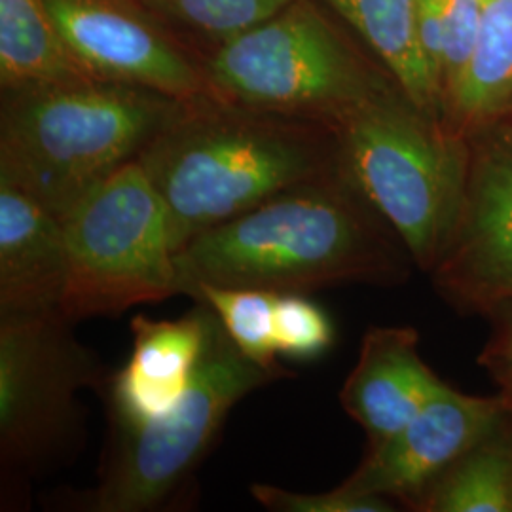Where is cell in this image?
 <instances>
[{"mask_svg": "<svg viewBox=\"0 0 512 512\" xmlns=\"http://www.w3.org/2000/svg\"><path fill=\"white\" fill-rule=\"evenodd\" d=\"M291 0H145L148 8L205 57L272 18Z\"/></svg>", "mask_w": 512, "mask_h": 512, "instance_id": "obj_19", "label": "cell"}, {"mask_svg": "<svg viewBox=\"0 0 512 512\" xmlns=\"http://www.w3.org/2000/svg\"><path fill=\"white\" fill-rule=\"evenodd\" d=\"M359 33L404 95L442 122V93L421 52L420 0H321Z\"/></svg>", "mask_w": 512, "mask_h": 512, "instance_id": "obj_16", "label": "cell"}, {"mask_svg": "<svg viewBox=\"0 0 512 512\" xmlns=\"http://www.w3.org/2000/svg\"><path fill=\"white\" fill-rule=\"evenodd\" d=\"M277 294L253 287H224L203 283L190 298L203 302L217 313L224 330L251 361L285 372L277 363L275 346V304Z\"/></svg>", "mask_w": 512, "mask_h": 512, "instance_id": "obj_20", "label": "cell"}, {"mask_svg": "<svg viewBox=\"0 0 512 512\" xmlns=\"http://www.w3.org/2000/svg\"><path fill=\"white\" fill-rule=\"evenodd\" d=\"M179 294L203 283L310 293L366 283L401 285L414 260L348 175L296 184L175 253Z\"/></svg>", "mask_w": 512, "mask_h": 512, "instance_id": "obj_1", "label": "cell"}, {"mask_svg": "<svg viewBox=\"0 0 512 512\" xmlns=\"http://www.w3.org/2000/svg\"><path fill=\"white\" fill-rule=\"evenodd\" d=\"M211 308L194 302L179 319H131L128 363L105 382L112 429H141L179 403L202 357Z\"/></svg>", "mask_w": 512, "mask_h": 512, "instance_id": "obj_12", "label": "cell"}, {"mask_svg": "<svg viewBox=\"0 0 512 512\" xmlns=\"http://www.w3.org/2000/svg\"><path fill=\"white\" fill-rule=\"evenodd\" d=\"M505 397H507V395H505ZM507 399H509V404H511V414H512V397H507Z\"/></svg>", "mask_w": 512, "mask_h": 512, "instance_id": "obj_25", "label": "cell"}, {"mask_svg": "<svg viewBox=\"0 0 512 512\" xmlns=\"http://www.w3.org/2000/svg\"><path fill=\"white\" fill-rule=\"evenodd\" d=\"M512 112V0H484L475 52L444 99L442 124L459 137Z\"/></svg>", "mask_w": 512, "mask_h": 512, "instance_id": "obj_15", "label": "cell"}, {"mask_svg": "<svg viewBox=\"0 0 512 512\" xmlns=\"http://www.w3.org/2000/svg\"><path fill=\"white\" fill-rule=\"evenodd\" d=\"M249 492L258 505L274 512H393L399 509L391 499L353 490L344 482L321 494H300L258 482Z\"/></svg>", "mask_w": 512, "mask_h": 512, "instance_id": "obj_22", "label": "cell"}, {"mask_svg": "<svg viewBox=\"0 0 512 512\" xmlns=\"http://www.w3.org/2000/svg\"><path fill=\"white\" fill-rule=\"evenodd\" d=\"M444 35V99L475 52L484 0H437ZM444 109V103H442Z\"/></svg>", "mask_w": 512, "mask_h": 512, "instance_id": "obj_23", "label": "cell"}, {"mask_svg": "<svg viewBox=\"0 0 512 512\" xmlns=\"http://www.w3.org/2000/svg\"><path fill=\"white\" fill-rule=\"evenodd\" d=\"M251 361L211 310L202 357L183 399L141 429H112L92 490L78 495L84 512L160 511L184 492L215 446L232 408L264 385L289 378Z\"/></svg>", "mask_w": 512, "mask_h": 512, "instance_id": "obj_6", "label": "cell"}, {"mask_svg": "<svg viewBox=\"0 0 512 512\" xmlns=\"http://www.w3.org/2000/svg\"><path fill=\"white\" fill-rule=\"evenodd\" d=\"M509 414L511 404L501 391L469 395L444 382L399 431L368 444L344 484L412 511L423 492Z\"/></svg>", "mask_w": 512, "mask_h": 512, "instance_id": "obj_11", "label": "cell"}, {"mask_svg": "<svg viewBox=\"0 0 512 512\" xmlns=\"http://www.w3.org/2000/svg\"><path fill=\"white\" fill-rule=\"evenodd\" d=\"M137 160L164 200L177 253L275 194L340 171V147L325 124L203 93L183 99Z\"/></svg>", "mask_w": 512, "mask_h": 512, "instance_id": "obj_2", "label": "cell"}, {"mask_svg": "<svg viewBox=\"0 0 512 512\" xmlns=\"http://www.w3.org/2000/svg\"><path fill=\"white\" fill-rule=\"evenodd\" d=\"M90 78L57 33L46 0H0V90Z\"/></svg>", "mask_w": 512, "mask_h": 512, "instance_id": "obj_17", "label": "cell"}, {"mask_svg": "<svg viewBox=\"0 0 512 512\" xmlns=\"http://www.w3.org/2000/svg\"><path fill=\"white\" fill-rule=\"evenodd\" d=\"M61 311L0 315V463L4 494L74 456L84 440L80 393L105 387L99 357Z\"/></svg>", "mask_w": 512, "mask_h": 512, "instance_id": "obj_8", "label": "cell"}, {"mask_svg": "<svg viewBox=\"0 0 512 512\" xmlns=\"http://www.w3.org/2000/svg\"><path fill=\"white\" fill-rule=\"evenodd\" d=\"M334 325L329 313L306 293H279L275 304L277 353L311 361L325 355L334 344Z\"/></svg>", "mask_w": 512, "mask_h": 512, "instance_id": "obj_21", "label": "cell"}, {"mask_svg": "<svg viewBox=\"0 0 512 512\" xmlns=\"http://www.w3.org/2000/svg\"><path fill=\"white\" fill-rule=\"evenodd\" d=\"M492 334L478 355L480 366L494 378L499 391L512 397V304H505L488 315Z\"/></svg>", "mask_w": 512, "mask_h": 512, "instance_id": "obj_24", "label": "cell"}, {"mask_svg": "<svg viewBox=\"0 0 512 512\" xmlns=\"http://www.w3.org/2000/svg\"><path fill=\"white\" fill-rule=\"evenodd\" d=\"M69 281L63 220L0 181V315L61 311Z\"/></svg>", "mask_w": 512, "mask_h": 512, "instance_id": "obj_14", "label": "cell"}, {"mask_svg": "<svg viewBox=\"0 0 512 512\" xmlns=\"http://www.w3.org/2000/svg\"><path fill=\"white\" fill-rule=\"evenodd\" d=\"M181 103L95 78L2 90L0 181L63 219L93 186L137 160Z\"/></svg>", "mask_w": 512, "mask_h": 512, "instance_id": "obj_3", "label": "cell"}, {"mask_svg": "<svg viewBox=\"0 0 512 512\" xmlns=\"http://www.w3.org/2000/svg\"><path fill=\"white\" fill-rule=\"evenodd\" d=\"M46 6L65 48L90 78L177 99L213 93L202 55L145 0H46Z\"/></svg>", "mask_w": 512, "mask_h": 512, "instance_id": "obj_10", "label": "cell"}, {"mask_svg": "<svg viewBox=\"0 0 512 512\" xmlns=\"http://www.w3.org/2000/svg\"><path fill=\"white\" fill-rule=\"evenodd\" d=\"M61 220L69 249L61 313L71 323L179 294L167 207L139 160L93 186Z\"/></svg>", "mask_w": 512, "mask_h": 512, "instance_id": "obj_7", "label": "cell"}, {"mask_svg": "<svg viewBox=\"0 0 512 512\" xmlns=\"http://www.w3.org/2000/svg\"><path fill=\"white\" fill-rule=\"evenodd\" d=\"M416 512H512V414L414 503Z\"/></svg>", "mask_w": 512, "mask_h": 512, "instance_id": "obj_18", "label": "cell"}, {"mask_svg": "<svg viewBox=\"0 0 512 512\" xmlns=\"http://www.w3.org/2000/svg\"><path fill=\"white\" fill-rule=\"evenodd\" d=\"M442 384L421 357L418 330L372 327L340 389V404L372 444L399 431Z\"/></svg>", "mask_w": 512, "mask_h": 512, "instance_id": "obj_13", "label": "cell"}, {"mask_svg": "<svg viewBox=\"0 0 512 512\" xmlns=\"http://www.w3.org/2000/svg\"><path fill=\"white\" fill-rule=\"evenodd\" d=\"M334 129L342 171L431 274L463 207L469 141L421 112L401 88L372 97Z\"/></svg>", "mask_w": 512, "mask_h": 512, "instance_id": "obj_4", "label": "cell"}, {"mask_svg": "<svg viewBox=\"0 0 512 512\" xmlns=\"http://www.w3.org/2000/svg\"><path fill=\"white\" fill-rule=\"evenodd\" d=\"M205 74L220 99L330 128L399 88L361 59L315 0H291L222 44L205 57Z\"/></svg>", "mask_w": 512, "mask_h": 512, "instance_id": "obj_5", "label": "cell"}, {"mask_svg": "<svg viewBox=\"0 0 512 512\" xmlns=\"http://www.w3.org/2000/svg\"><path fill=\"white\" fill-rule=\"evenodd\" d=\"M467 141L465 200L429 275L454 310L488 317L512 304V128L497 122Z\"/></svg>", "mask_w": 512, "mask_h": 512, "instance_id": "obj_9", "label": "cell"}]
</instances>
